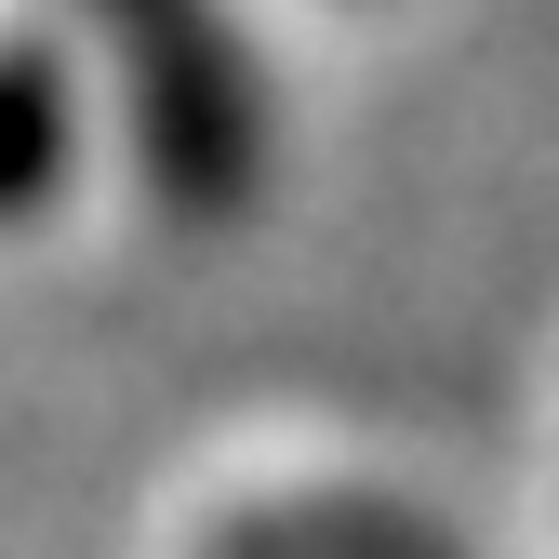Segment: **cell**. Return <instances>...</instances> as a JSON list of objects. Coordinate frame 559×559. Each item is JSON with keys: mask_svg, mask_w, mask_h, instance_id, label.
I'll list each match as a JSON object with an SVG mask.
<instances>
[{"mask_svg": "<svg viewBox=\"0 0 559 559\" xmlns=\"http://www.w3.org/2000/svg\"><path fill=\"white\" fill-rule=\"evenodd\" d=\"M81 14L107 40V81H120V120H133L160 214L227 227L266 174V94H253L227 0H81Z\"/></svg>", "mask_w": 559, "mask_h": 559, "instance_id": "obj_1", "label": "cell"}, {"mask_svg": "<svg viewBox=\"0 0 559 559\" xmlns=\"http://www.w3.org/2000/svg\"><path fill=\"white\" fill-rule=\"evenodd\" d=\"M67 187V81L40 53H0V227Z\"/></svg>", "mask_w": 559, "mask_h": 559, "instance_id": "obj_2", "label": "cell"}]
</instances>
